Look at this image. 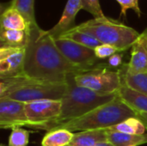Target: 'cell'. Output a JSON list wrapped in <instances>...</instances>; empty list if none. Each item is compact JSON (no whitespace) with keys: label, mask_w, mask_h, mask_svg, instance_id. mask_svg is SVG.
<instances>
[{"label":"cell","mask_w":147,"mask_h":146,"mask_svg":"<svg viewBox=\"0 0 147 146\" xmlns=\"http://www.w3.org/2000/svg\"><path fill=\"white\" fill-rule=\"evenodd\" d=\"M24 76L41 82L65 83L70 73L84 72L70 63L55 45L53 37L38 24L28 26Z\"/></svg>","instance_id":"cell-1"},{"label":"cell","mask_w":147,"mask_h":146,"mask_svg":"<svg viewBox=\"0 0 147 146\" xmlns=\"http://www.w3.org/2000/svg\"><path fill=\"white\" fill-rule=\"evenodd\" d=\"M66 84L65 94L60 100L61 114L59 117L53 121L35 126L34 130L53 131L58 126L77 120L117 97V93L103 95L78 85L75 81V73L67 75Z\"/></svg>","instance_id":"cell-2"},{"label":"cell","mask_w":147,"mask_h":146,"mask_svg":"<svg viewBox=\"0 0 147 146\" xmlns=\"http://www.w3.org/2000/svg\"><path fill=\"white\" fill-rule=\"evenodd\" d=\"M66 88V82H41L24 75L13 77H0V98H9L24 103L42 99L61 100Z\"/></svg>","instance_id":"cell-3"},{"label":"cell","mask_w":147,"mask_h":146,"mask_svg":"<svg viewBox=\"0 0 147 146\" xmlns=\"http://www.w3.org/2000/svg\"><path fill=\"white\" fill-rule=\"evenodd\" d=\"M131 117H137L136 113L117 96L112 102L95 108L77 120L65 123L54 130L63 128L71 133L104 130Z\"/></svg>","instance_id":"cell-4"},{"label":"cell","mask_w":147,"mask_h":146,"mask_svg":"<svg viewBox=\"0 0 147 146\" xmlns=\"http://www.w3.org/2000/svg\"><path fill=\"white\" fill-rule=\"evenodd\" d=\"M75 27L91 34L102 44L116 47L119 52H124L132 47L140 35L133 28L106 15L86 21Z\"/></svg>","instance_id":"cell-5"},{"label":"cell","mask_w":147,"mask_h":146,"mask_svg":"<svg viewBox=\"0 0 147 146\" xmlns=\"http://www.w3.org/2000/svg\"><path fill=\"white\" fill-rule=\"evenodd\" d=\"M78 85L99 94H116L122 84L120 71H112L100 64L96 67L81 73L75 74Z\"/></svg>","instance_id":"cell-6"},{"label":"cell","mask_w":147,"mask_h":146,"mask_svg":"<svg viewBox=\"0 0 147 146\" xmlns=\"http://www.w3.org/2000/svg\"><path fill=\"white\" fill-rule=\"evenodd\" d=\"M55 45L73 65L84 71H90L99 65V59L96 56L95 50L80 45L72 40L63 38H53Z\"/></svg>","instance_id":"cell-7"},{"label":"cell","mask_w":147,"mask_h":146,"mask_svg":"<svg viewBox=\"0 0 147 146\" xmlns=\"http://www.w3.org/2000/svg\"><path fill=\"white\" fill-rule=\"evenodd\" d=\"M26 115L28 120V127L35 126L58 119L61 114V101L42 99L25 103Z\"/></svg>","instance_id":"cell-8"},{"label":"cell","mask_w":147,"mask_h":146,"mask_svg":"<svg viewBox=\"0 0 147 146\" xmlns=\"http://www.w3.org/2000/svg\"><path fill=\"white\" fill-rule=\"evenodd\" d=\"M26 55V46H1L0 77H13L22 76Z\"/></svg>","instance_id":"cell-9"},{"label":"cell","mask_w":147,"mask_h":146,"mask_svg":"<svg viewBox=\"0 0 147 146\" xmlns=\"http://www.w3.org/2000/svg\"><path fill=\"white\" fill-rule=\"evenodd\" d=\"M25 103L9 98H0V127L14 129L28 126Z\"/></svg>","instance_id":"cell-10"},{"label":"cell","mask_w":147,"mask_h":146,"mask_svg":"<svg viewBox=\"0 0 147 146\" xmlns=\"http://www.w3.org/2000/svg\"><path fill=\"white\" fill-rule=\"evenodd\" d=\"M81 9H83L81 0H68L59 22L51 29L47 30V33L53 38H57L66 31L73 28L76 26V16Z\"/></svg>","instance_id":"cell-11"},{"label":"cell","mask_w":147,"mask_h":146,"mask_svg":"<svg viewBox=\"0 0 147 146\" xmlns=\"http://www.w3.org/2000/svg\"><path fill=\"white\" fill-rule=\"evenodd\" d=\"M117 96L132 108L136 114L138 113H147V96L146 95L129 88L122 83L117 91Z\"/></svg>","instance_id":"cell-12"},{"label":"cell","mask_w":147,"mask_h":146,"mask_svg":"<svg viewBox=\"0 0 147 146\" xmlns=\"http://www.w3.org/2000/svg\"><path fill=\"white\" fill-rule=\"evenodd\" d=\"M125 69L127 73L134 75L147 73V49L140 39L132 46L131 59Z\"/></svg>","instance_id":"cell-13"},{"label":"cell","mask_w":147,"mask_h":146,"mask_svg":"<svg viewBox=\"0 0 147 146\" xmlns=\"http://www.w3.org/2000/svg\"><path fill=\"white\" fill-rule=\"evenodd\" d=\"M102 142H108L106 129L76 133L67 146H94Z\"/></svg>","instance_id":"cell-14"},{"label":"cell","mask_w":147,"mask_h":146,"mask_svg":"<svg viewBox=\"0 0 147 146\" xmlns=\"http://www.w3.org/2000/svg\"><path fill=\"white\" fill-rule=\"evenodd\" d=\"M107 130L108 141L114 146H140L147 144V134L132 135Z\"/></svg>","instance_id":"cell-15"},{"label":"cell","mask_w":147,"mask_h":146,"mask_svg":"<svg viewBox=\"0 0 147 146\" xmlns=\"http://www.w3.org/2000/svg\"><path fill=\"white\" fill-rule=\"evenodd\" d=\"M1 28L25 31L28 28V23L17 10L9 6L1 15Z\"/></svg>","instance_id":"cell-16"},{"label":"cell","mask_w":147,"mask_h":146,"mask_svg":"<svg viewBox=\"0 0 147 146\" xmlns=\"http://www.w3.org/2000/svg\"><path fill=\"white\" fill-rule=\"evenodd\" d=\"M74 133L66 129H56L50 132L43 137L41 146H67L72 140Z\"/></svg>","instance_id":"cell-17"},{"label":"cell","mask_w":147,"mask_h":146,"mask_svg":"<svg viewBox=\"0 0 147 146\" xmlns=\"http://www.w3.org/2000/svg\"><path fill=\"white\" fill-rule=\"evenodd\" d=\"M57 38L67 39V40H72L74 42H77L80 45L92 48V49H95L98 46L102 45V43L98 40H96L94 36H92L91 34H90L86 32L78 29L76 27L66 31L65 33L62 34L60 36H59Z\"/></svg>","instance_id":"cell-18"},{"label":"cell","mask_w":147,"mask_h":146,"mask_svg":"<svg viewBox=\"0 0 147 146\" xmlns=\"http://www.w3.org/2000/svg\"><path fill=\"white\" fill-rule=\"evenodd\" d=\"M109 130L132 135H144L147 131L143 122L137 117L128 118L121 123L109 128Z\"/></svg>","instance_id":"cell-19"},{"label":"cell","mask_w":147,"mask_h":146,"mask_svg":"<svg viewBox=\"0 0 147 146\" xmlns=\"http://www.w3.org/2000/svg\"><path fill=\"white\" fill-rule=\"evenodd\" d=\"M28 31L1 28L0 39L2 46H26L28 42Z\"/></svg>","instance_id":"cell-20"},{"label":"cell","mask_w":147,"mask_h":146,"mask_svg":"<svg viewBox=\"0 0 147 146\" xmlns=\"http://www.w3.org/2000/svg\"><path fill=\"white\" fill-rule=\"evenodd\" d=\"M9 7L17 10L24 17L28 27L37 24L34 15V0H12Z\"/></svg>","instance_id":"cell-21"},{"label":"cell","mask_w":147,"mask_h":146,"mask_svg":"<svg viewBox=\"0 0 147 146\" xmlns=\"http://www.w3.org/2000/svg\"><path fill=\"white\" fill-rule=\"evenodd\" d=\"M121 81L123 83H125L129 88L147 96V73L134 75L127 73L126 69L123 73L121 69Z\"/></svg>","instance_id":"cell-22"},{"label":"cell","mask_w":147,"mask_h":146,"mask_svg":"<svg viewBox=\"0 0 147 146\" xmlns=\"http://www.w3.org/2000/svg\"><path fill=\"white\" fill-rule=\"evenodd\" d=\"M29 142V132L22 127L12 129L9 138V146H28Z\"/></svg>","instance_id":"cell-23"},{"label":"cell","mask_w":147,"mask_h":146,"mask_svg":"<svg viewBox=\"0 0 147 146\" xmlns=\"http://www.w3.org/2000/svg\"><path fill=\"white\" fill-rule=\"evenodd\" d=\"M82 8L87 12L90 13L95 18L105 16L101 8L99 0H81Z\"/></svg>","instance_id":"cell-24"},{"label":"cell","mask_w":147,"mask_h":146,"mask_svg":"<svg viewBox=\"0 0 147 146\" xmlns=\"http://www.w3.org/2000/svg\"><path fill=\"white\" fill-rule=\"evenodd\" d=\"M94 50H95L96 56L99 59L110 58L111 56H113L114 54L119 52V50L116 47L110 46V45H107V44H102L98 46L96 48H95Z\"/></svg>","instance_id":"cell-25"},{"label":"cell","mask_w":147,"mask_h":146,"mask_svg":"<svg viewBox=\"0 0 147 146\" xmlns=\"http://www.w3.org/2000/svg\"><path fill=\"white\" fill-rule=\"evenodd\" d=\"M119 4L121 5V15H124V16L126 15V13L127 11V9H134L136 14L140 16L141 15V11L139 6V0H116Z\"/></svg>","instance_id":"cell-26"},{"label":"cell","mask_w":147,"mask_h":146,"mask_svg":"<svg viewBox=\"0 0 147 146\" xmlns=\"http://www.w3.org/2000/svg\"><path fill=\"white\" fill-rule=\"evenodd\" d=\"M109 65L111 67H118L122 64V56L119 53H115L110 58H109Z\"/></svg>","instance_id":"cell-27"},{"label":"cell","mask_w":147,"mask_h":146,"mask_svg":"<svg viewBox=\"0 0 147 146\" xmlns=\"http://www.w3.org/2000/svg\"><path fill=\"white\" fill-rule=\"evenodd\" d=\"M140 40L144 44V46H146V48L147 49V28H146L140 35L139 37Z\"/></svg>","instance_id":"cell-28"},{"label":"cell","mask_w":147,"mask_h":146,"mask_svg":"<svg viewBox=\"0 0 147 146\" xmlns=\"http://www.w3.org/2000/svg\"><path fill=\"white\" fill-rule=\"evenodd\" d=\"M137 118H139L143 122V124L145 125L147 130V113H138Z\"/></svg>","instance_id":"cell-29"},{"label":"cell","mask_w":147,"mask_h":146,"mask_svg":"<svg viewBox=\"0 0 147 146\" xmlns=\"http://www.w3.org/2000/svg\"><path fill=\"white\" fill-rule=\"evenodd\" d=\"M94 146H114L111 143H109V141L108 142H102V143H99V144H97V145H96Z\"/></svg>","instance_id":"cell-30"},{"label":"cell","mask_w":147,"mask_h":146,"mask_svg":"<svg viewBox=\"0 0 147 146\" xmlns=\"http://www.w3.org/2000/svg\"><path fill=\"white\" fill-rule=\"evenodd\" d=\"M0 146H5V145H1Z\"/></svg>","instance_id":"cell-31"}]
</instances>
